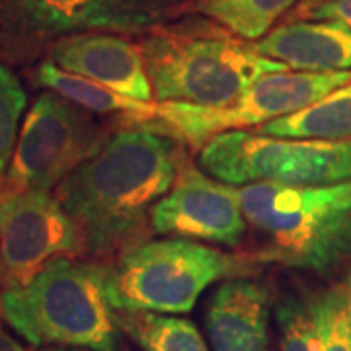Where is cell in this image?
<instances>
[{"instance_id": "603a6c76", "label": "cell", "mask_w": 351, "mask_h": 351, "mask_svg": "<svg viewBox=\"0 0 351 351\" xmlns=\"http://www.w3.org/2000/svg\"><path fill=\"white\" fill-rule=\"evenodd\" d=\"M322 2H328V0H299V4L291 10V14H289L287 22H297V20H302L306 14L311 12L313 8H316L318 4H322Z\"/></svg>"}, {"instance_id": "44dd1931", "label": "cell", "mask_w": 351, "mask_h": 351, "mask_svg": "<svg viewBox=\"0 0 351 351\" xmlns=\"http://www.w3.org/2000/svg\"><path fill=\"white\" fill-rule=\"evenodd\" d=\"M279 351H322L311 304L287 297L277 306Z\"/></svg>"}, {"instance_id": "9a60e30c", "label": "cell", "mask_w": 351, "mask_h": 351, "mask_svg": "<svg viewBox=\"0 0 351 351\" xmlns=\"http://www.w3.org/2000/svg\"><path fill=\"white\" fill-rule=\"evenodd\" d=\"M36 78L41 86L61 94L66 100L75 101L76 106L84 108L96 115H125L131 121H149L154 115L156 101H141L125 96L113 88H108L90 80L86 76L75 75L59 69L53 61H43L36 71Z\"/></svg>"}, {"instance_id": "7c38bea8", "label": "cell", "mask_w": 351, "mask_h": 351, "mask_svg": "<svg viewBox=\"0 0 351 351\" xmlns=\"http://www.w3.org/2000/svg\"><path fill=\"white\" fill-rule=\"evenodd\" d=\"M51 61L135 100L154 101L141 47L121 34L84 32L61 38L51 45Z\"/></svg>"}, {"instance_id": "4fadbf2b", "label": "cell", "mask_w": 351, "mask_h": 351, "mask_svg": "<svg viewBox=\"0 0 351 351\" xmlns=\"http://www.w3.org/2000/svg\"><path fill=\"white\" fill-rule=\"evenodd\" d=\"M211 351H269V291L246 277L223 281L207 306Z\"/></svg>"}, {"instance_id": "9c48e42d", "label": "cell", "mask_w": 351, "mask_h": 351, "mask_svg": "<svg viewBox=\"0 0 351 351\" xmlns=\"http://www.w3.org/2000/svg\"><path fill=\"white\" fill-rule=\"evenodd\" d=\"M178 0H0V38L18 53L84 32L147 36Z\"/></svg>"}, {"instance_id": "7402d4cb", "label": "cell", "mask_w": 351, "mask_h": 351, "mask_svg": "<svg viewBox=\"0 0 351 351\" xmlns=\"http://www.w3.org/2000/svg\"><path fill=\"white\" fill-rule=\"evenodd\" d=\"M302 20H324V22H338L351 27V0H328L318 4Z\"/></svg>"}, {"instance_id": "d4e9b609", "label": "cell", "mask_w": 351, "mask_h": 351, "mask_svg": "<svg viewBox=\"0 0 351 351\" xmlns=\"http://www.w3.org/2000/svg\"><path fill=\"white\" fill-rule=\"evenodd\" d=\"M39 351H92V350H84V348H66V346H47V348H41Z\"/></svg>"}, {"instance_id": "ba28073f", "label": "cell", "mask_w": 351, "mask_h": 351, "mask_svg": "<svg viewBox=\"0 0 351 351\" xmlns=\"http://www.w3.org/2000/svg\"><path fill=\"white\" fill-rule=\"evenodd\" d=\"M106 137L96 113L45 90L25 115L12 162L0 184L38 191L57 189L100 149Z\"/></svg>"}, {"instance_id": "ffe728a7", "label": "cell", "mask_w": 351, "mask_h": 351, "mask_svg": "<svg viewBox=\"0 0 351 351\" xmlns=\"http://www.w3.org/2000/svg\"><path fill=\"white\" fill-rule=\"evenodd\" d=\"M25 101L24 86L6 64L0 63V180L12 162Z\"/></svg>"}, {"instance_id": "5bb4252c", "label": "cell", "mask_w": 351, "mask_h": 351, "mask_svg": "<svg viewBox=\"0 0 351 351\" xmlns=\"http://www.w3.org/2000/svg\"><path fill=\"white\" fill-rule=\"evenodd\" d=\"M260 55L302 73L351 71V27L324 20H297L254 41Z\"/></svg>"}, {"instance_id": "6da1fadb", "label": "cell", "mask_w": 351, "mask_h": 351, "mask_svg": "<svg viewBox=\"0 0 351 351\" xmlns=\"http://www.w3.org/2000/svg\"><path fill=\"white\" fill-rule=\"evenodd\" d=\"M182 152L149 127L113 131L55 189L84 239L86 254L119 256L152 232L154 205L174 186Z\"/></svg>"}, {"instance_id": "ac0fdd59", "label": "cell", "mask_w": 351, "mask_h": 351, "mask_svg": "<svg viewBox=\"0 0 351 351\" xmlns=\"http://www.w3.org/2000/svg\"><path fill=\"white\" fill-rule=\"evenodd\" d=\"M297 0H199L195 10L248 41H258Z\"/></svg>"}, {"instance_id": "cb8c5ba5", "label": "cell", "mask_w": 351, "mask_h": 351, "mask_svg": "<svg viewBox=\"0 0 351 351\" xmlns=\"http://www.w3.org/2000/svg\"><path fill=\"white\" fill-rule=\"evenodd\" d=\"M0 351H27L18 341V339H14L8 332H6V328L0 324Z\"/></svg>"}, {"instance_id": "8992f818", "label": "cell", "mask_w": 351, "mask_h": 351, "mask_svg": "<svg viewBox=\"0 0 351 351\" xmlns=\"http://www.w3.org/2000/svg\"><path fill=\"white\" fill-rule=\"evenodd\" d=\"M201 168L230 186L258 182L334 186L351 182V138H281L228 131L203 145Z\"/></svg>"}, {"instance_id": "52a82bcc", "label": "cell", "mask_w": 351, "mask_h": 351, "mask_svg": "<svg viewBox=\"0 0 351 351\" xmlns=\"http://www.w3.org/2000/svg\"><path fill=\"white\" fill-rule=\"evenodd\" d=\"M351 82V71L302 73L279 71L258 78L239 100L225 108H199L189 104H158L149 121L162 125V133L189 147L203 149L217 135L246 131L285 117L324 98L332 90Z\"/></svg>"}, {"instance_id": "5b68a950", "label": "cell", "mask_w": 351, "mask_h": 351, "mask_svg": "<svg viewBox=\"0 0 351 351\" xmlns=\"http://www.w3.org/2000/svg\"><path fill=\"white\" fill-rule=\"evenodd\" d=\"M250 258L188 239L143 240L117 256L112 293L119 311L186 314L219 281L248 277Z\"/></svg>"}, {"instance_id": "277c9868", "label": "cell", "mask_w": 351, "mask_h": 351, "mask_svg": "<svg viewBox=\"0 0 351 351\" xmlns=\"http://www.w3.org/2000/svg\"><path fill=\"white\" fill-rule=\"evenodd\" d=\"M248 226L262 240L258 260L328 274L351 256V182L237 186Z\"/></svg>"}, {"instance_id": "7a4b0ae2", "label": "cell", "mask_w": 351, "mask_h": 351, "mask_svg": "<svg viewBox=\"0 0 351 351\" xmlns=\"http://www.w3.org/2000/svg\"><path fill=\"white\" fill-rule=\"evenodd\" d=\"M0 316L38 348L117 351L121 326L112 293V265L55 258L22 285L0 289Z\"/></svg>"}, {"instance_id": "30bf717a", "label": "cell", "mask_w": 351, "mask_h": 351, "mask_svg": "<svg viewBox=\"0 0 351 351\" xmlns=\"http://www.w3.org/2000/svg\"><path fill=\"white\" fill-rule=\"evenodd\" d=\"M80 228L49 191L0 184V289L22 285L63 256H84Z\"/></svg>"}, {"instance_id": "d6986e66", "label": "cell", "mask_w": 351, "mask_h": 351, "mask_svg": "<svg viewBox=\"0 0 351 351\" xmlns=\"http://www.w3.org/2000/svg\"><path fill=\"white\" fill-rule=\"evenodd\" d=\"M322 351H351V269L343 281L308 301Z\"/></svg>"}, {"instance_id": "8fae6325", "label": "cell", "mask_w": 351, "mask_h": 351, "mask_svg": "<svg viewBox=\"0 0 351 351\" xmlns=\"http://www.w3.org/2000/svg\"><path fill=\"white\" fill-rule=\"evenodd\" d=\"M151 228L162 237L239 246L248 221L237 186L215 182L182 156L174 186L152 209Z\"/></svg>"}, {"instance_id": "3957f363", "label": "cell", "mask_w": 351, "mask_h": 351, "mask_svg": "<svg viewBox=\"0 0 351 351\" xmlns=\"http://www.w3.org/2000/svg\"><path fill=\"white\" fill-rule=\"evenodd\" d=\"M154 101L225 108L262 76L287 71L217 22H182L154 27L138 43Z\"/></svg>"}, {"instance_id": "e0dca14e", "label": "cell", "mask_w": 351, "mask_h": 351, "mask_svg": "<svg viewBox=\"0 0 351 351\" xmlns=\"http://www.w3.org/2000/svg\"><path fill=\"white\" fill-rule=\"evenodd\" d=\"M119 326L145 351H211L197 326L176 314L119 311Z\"/></svg>"}, {"instance_id": "2e32d148", "label": "cell", "mask_w": 351, "mask_h": 351, "mask_svg": "<svg viewBox=\"0 0 351 351\" xmlns=\"http://www.w3.org/2000/svg\"><path fill=\"white\" fill-rule=\"evenodd\" d=\"M256 133L281 138H351V82L332 90L299 112L263 123Z\"/></svg>"}]
</instances>
